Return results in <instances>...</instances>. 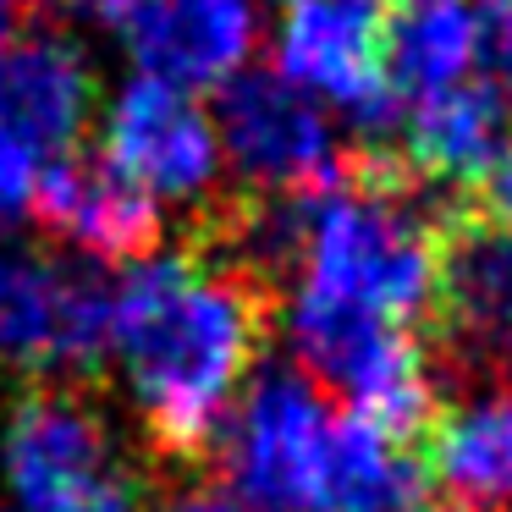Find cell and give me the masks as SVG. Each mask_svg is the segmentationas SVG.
<instances>
[{
  "label": "cell",
  "instance_id": "cell-1",
  "mask_svg": "<svg viewBox=\"0 0 512 512\" xmlns=\"http://www.w3.org/2000/svg\"><path fill=\"white\" fill-rule=\"evenodd\" d=\"M276 292L204 248H155L111 281V364L160 468L210 463L259 358Z\"/></svg>",
  "mask_w": 512,
  "mask_h": 512
},
{
  "label": "cell",
  "instance_id": "cell-2",
  "mask_svg": "<svg viewBox=\"0 0 512 512\" xmlns=\"http://www.w3.org/2000/svg\"><path fill=\"white\" fill-rule=\"evenodd\" d=\"M441 232L446 215L413 188V171L375 155L369 166L303 193L298 270L287 287L353 303L413 331L435 314Z\"/></svg>",
  "mask_w": 512,
  "mask_h": 512
},
{
  "label": "cell",
  "instance_id": "cell-3",
  "mask_svg": "<svg viewBox=\"0 0 512 512\" xmlns=\"http://www.w3.org/2000/svg\"><path fill=\"white\" fill-rule=\"evenodd\" d=\"M155 457L122 435L94 386L28 380L6 419L17 512H155Z\"/></svg>",
  "mask_w": 512,
  "mask_h": 512
},
{
  "label": "cell",
  "instance_id": "cell-4",
  "mask_svg": "<svg viewBox=\"0 0 512 512\" xmlns=\"http://www.w3.org/2000/svg\"><path fill=\"white\" fill-rule=\"evenodd\" d=\"M0 364L94 386L111 364V281L100 265L0 243Z\"/></svg>",
  "mask_w": 512,
  "mask_h": 512
},
{
  "label": "cell",
  "instance_id": "cell-5",
  "mask_svg": "<svg viewBox=\"0 0 512 512\" xmlns=\"http://www.w3.org/2000/svg\"><path fill=\"white\" fill-rule=\"evenodd\" d=\"M100 160L122 171L160 215L182 210L204 226L226 210V155L199 94L127 78L100 105Z\"/></svg>",
  "mask_w": 512,
  "mask_h": 512
},
{
  "label": "cell",
  "instance_id": "cell-6",
  "mask_svg": "<svg viewBox=\"0 0 512 512\" xmlns=\"http://www.w3.org/2000/svg\"><path fill=\"white\" fill-rule=\"evenodd\" d=\"M386 0H281L270 67L320 100L336 127L364 144H386L402 133V105L380 72Z\"/></svg>",
  "mask_w": 512,
  "mask_h": 512
},
{
  "label": "cell",
  "instance_id": "cell-7",
  "mask_svg": "<svg viewBox=\"0 0 512 512\" xmlns=\"http://www.w3.org/2000/svg\"><path fill=\"white\" fill-rule=\"evenodd\" d=\"M336 402L298 364H265L226 413L215 435V463L232 496L254 512H303L314 490Z\"/></svg>",
  "mask_w": 512,
  "mask_h": 512
},
{
  "label": "cell",
  "instance_id": "cell-8",
  "mask_svg": "<svg viewBox=\"0 0 512 512\" xmlns=\"http://www.w3.org/2000/svg\"><path fill=\"white\" fill-rule=\"evenodd\" d=\"M226 177L248 199H292L342 177V127L320 100L292 89L276 67H248L210 105Z\"/></svg>",
  "mask_w": 512,
  "mask_h": 512
},
{
  "label": "cell",
  "instance_id": "cell-9",
  "mask_svg": "<svg viewBox=\"0 0 512 512\" xmlns=\"http://www.w3.org/2000/svg\"><path fill=\"white\" fill-rule=\"evenodd\" d=\"M435 380L512 375V232L490 215H446L435 287Z\"/></svg>",
  "mask_w": 512,
  "mask_h": 512
},
{
  "label": "cell",
  "instance_id": "cell-10",
  "mask_svg": "<svg viewBox=\"0 0 512 512\" xmlns=\"http://www.w3.org/2000/svg\"><path fill=\"white\" fill-rule=\"evenodd\" d=\"M100 105V72L67 28H17L0 39V133L34 160L72 155Z\"/></svg>",
  "mask_w": 512,
  "mask_h": 512
},
{
  "label": "cell",
  "instance_id": "cell-11",
  "mask_svg": "<svg viewBox=\"0 0 512 512\" xmlns=\"http://www.w3.org/2000/svg\"><path fill=\"white\" fill-rule=\"evenodd\" d=\"M116 39L133 61V78L204 94L248 72L259 12L254 0H133Z\"/></svg>",
  "mask_w": 512,
  "mask_h": 512
},
{
  "label": "cell",
  "instance_id": "cell-12",
  "mask_svg": "<svg viewBox=\"0 0 512 512\" xmlns=\"http://www.w3.org/2000/svg\"><path fill=\"white\" fill-rule=\"evenodd\" d=\"M34 221L89 265H111V259L133 265V259L155 254L166 215L100 155L72 149V155L39 166Z\"/></svg>",
  "mask_w": 512,
  "mask_h": 512
},
{
  "label": "cell",
  "instance_id": "cell-13",
  "mask_svg": "<svg viewBox=\"0 0 512 512\" xmlns=\"http://www.w3.org/2000/svg\"><path fill=\"white\" fill-rule=\"evenodd\" d=\"M419 452L446 512H512V380H457Z\"/></svg>",
  "mask_w": 512,
  "mask_h": 512
},
{
  "label": "cell",
  "instance_id": "cell-14",
  "mask_svg": "<svg viewBox=\"0 0 512 512\" xmlns=\"http://www.w3.org/2000/svg\"><path fill=\"white\" fill-rule=\"evenodd\" d=\"M435 507L441 501H435L419 441H402L364 413L336 408L303 512H435Z\"/></svg>",
  "mask_w": 512,
  "mask_h": 512
},
{
  "label": "cell",
  "instance_id": "cell-15",
  "mask_svg": "<svg viewBox=\"0 0 512 512\" xmlns=\"http://www.w3.org/2000/svg\"><path fill=\"white\" fill-rule=\"evenodd\" d=\"M402 166L435 188H485L512 149V111L479 83L402 111Z\"/></svg>",
  "mask_w": 512,
  "mask_h": 512
},
{
  "label": "cell",
  "instance_id": "cell-16",
  "mask_svg": "<svg viewBox=\"0 0 512 512\" xmlns=\"http://www.w3.org/2000/svg\"><path fill=\"white\" fill-rule=\"evenodd\" d=\"M380 72H386V89L397 94L402 111L474 83V12H468V0H397V6H386Z\"/></svg>",
  "mask_w": 512,
  "mask_h": 512
},
{
  "label": "cell",
  "instance_id": "cell-17",
  "mask_svg": "<svg viewBox=\"0 0 512 512\" xmlns=\"http://www.w3.org/2000/svg\"><path fill=\"white\" fill-rule=\"evenodd\" d=\"M474 12V83L512 111V0H468Z\"/></svg>",
  "mask_w": 512,
  "mask_h": 512
},
{
  "label": "cell",
  "instance_id": "cell-18",
  "mask_svg": "<svg viewBox=\"0 0 512 512\" xmlns=\"http://www.w3.org/2000/svg\"><path fill=\"white\" fill-rule=\"evenodd\" d=\"M39 166H45V160H34L23 144H12V138L0 133V226H17V221L34 215Z\"/></svg>",
  "mask_w": 512,
  "mask_h": 512
},
{
  "label": "cell",
  "instance_id": "cell-19",
  "mask_svg": "<svg viewBox=\"0 0 512 512\" xmlns=\"http://www.w3.org/2000/svg\"><path fill=\"white\" fill-rule=\"evenodd\" d=\"M155 512H254L243 496H232L226 485H210V479H193V485L171 490Z\"/></svg>",
  "mask_w": 512,
  "mask_h": 512
},
{
  "label": "cell",
  "instance_id": "cell-20",
  "mask_svg": "<svg viewBox=\"0 0 512 512\" xmlns=\"http://www.w3.org/2000/svg\"><path fill=\"white\" fill-rule=\"evenodd\" d=\"M45 12H56L61 23H78V28H122V17L133 12V0H39Z\"/></svg>",
  "mask_w": 512,
  "mask_h": 512
},
{
  "label": "cell",
  "instance_id": "cell-21",
  "mask_svg": "<svg viewBox=\"0 0 512 512\" xmlns=\"http://www.w3.org/2000/svg\"><path fill=\"white\" fill-rule=\"evenodd\" d=\"M485 215L512 232V149L501 155V166L490 171V182H485Z\"/></svg>",
  "mask_w": 512,
  "mask_h": 512
},
{
  "label": "cell",
  "instance_id": "cell-22",
  "mask_svg": "<svg viewBox=\"0 0 512 512\" xmlns=\"http://www.w3.org/2000/svg\"><path fill=\"white\" fill-rule=\"evenodd\" d=\"M28 0H0V39H12L17 34V17H23Z\"/></svg>",
  "mask_w": 512,
  "mask_h": 512
}]
</instances>
